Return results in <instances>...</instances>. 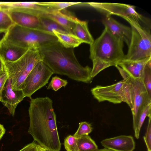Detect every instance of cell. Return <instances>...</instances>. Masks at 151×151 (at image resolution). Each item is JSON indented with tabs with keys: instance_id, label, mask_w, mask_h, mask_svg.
<instances>
[{
	"instance_id": "1",
	"label": "cell",
	"mask_w": 151,
	"mask_h": 151,
	"mask_svg": "<svg viewBox=\"0 0 151 151\" xmlns=\"http://www.w3.org/2000/svg\"><path fill=\"white\" fill-rule=\"evenodd\" d=\"M53 103L47 96L31 99L28 132L34 141L48 151H60L61 144Z\"/></svg>"
},
{
	"instance_id": "2",
	"label": "cell",
	"mask_w": 151,
	"mask_h": 151,
	"mask_svg": "<svg viewBox=\"0 0 151 151\" xmlns=\"http://www.w3.org/2000/svg\"><path fill=\"white\" fill-rule=\"evenodd\" d=\"M43 61L54 74L64 75L73 80L89 83L92 78V68L82 66L74 53V48H67L59 42L38 48Z\"/></svg>"
},
{
	"instance_id": "3",
	"label": "cell",
	"mask_w": 151,
	"mask_h": 151,
	"mask_svg": "<svg viewBox=\"0 0 151 151\" xmlns=\"http://www.w3.org/2000/svg\"><path fill=\"white\" fill-rule=\"evenodd\" d=\"M124 42L105 27L100 36L90 45L89 57L93 63L92 78L105 69L115 66L124 59Z\"/></svg>"
},
{
	"instance_id": "4",
	"label": "cell",
	"mask_w": 151,
	"mask_h": 151,
	"mask_svg": "<svg viewBox=\"0 0 151 151\" xmlns=\"http://www.w3.org/2000/svg\"><path fill=\"white\" fill-rule=\"evenodd\" d=\"M2 39L15 45L27 49L38 48L58 42L54 34L40 29L22 27L15 24L5 33Z\"/></svg>"
},
{
	"instance_id": "5",
	"label": "cell",
	"mask_w": 151,
	"mask_h": 151,
	"mask_svg": "<svg viewBox=\"0 0 151 151\" xmlns=\"http://www.w3.org/2000/svg\"><path fill=\"white\" fill-rule=\"evenodd\" d=\"M42 60L38 48H29L19 58L4 63L5 70L11 80L13 90H22L27 77L35 65Z\"/></svg>"
},
{
	"instance_id": "6",
	"label": "cell",
	"mask_w": 151,
	"mask_h": 151,
	"mask_svg": "<svg viewBox=\"0 0 151 151\" xmlns=\"http://www.w3.org/2000/svg\"><path fill=\"white\" fill-rule=\"evenodd\" d=\"M130 24L132 35L124 60H137L151 57V28L131 19L124 18Z\"/></svg>"
},
{
	"instance_id": "7",
	"label": "cell",
	"mask_w": 151,
	"mask_h": 151,
	"mask_svg": "<svg viewBox=\"0 0 151 151\" xmlns=\"http://www.w3.org/2000/svg\"><path fill=\"white\" fill-rule=\"evenodd\" d=\"M97 10L106 14L118 16L123 19L128 18L139 23L143 26L151 28V23L148 19L138 13L133 5L122 4L89 2L85 3Z\"/></svg>"
},
{
	"instance_id": "8",
	"label": "cell",
	"mask_w": 151,
	"mask_h": 151,
	"mask_svg": "<svg viewBox=\"0 0 151 151\" xmlns=\"http://www.w3.org/2000/svg\"><path fill=\"white\" fill-rule=\"evenodd\" d=\"M54 74L51 69L42 60L34 67L25 80L22 90L25 97L32 99V95L45 86Z\"/></svg>"
},
{
	"instance_id": "9",
	"label": "cell",
	"mask_w": 151,
	"mask_h": 151,
	"mask_svg": "<svg viewBox=\"0 0 151 151\" xmlns=\"http://www.w3.org/2000/svg\"><path fill=\"white\" fill-rule=\"evenodd\" d=\"M126 79L130 83L132 88L133 106L131 110L133 117V129L143 109L147 104L151 103V98L149 97L142 80L134 78L129 75L125 79Z\"/></svg>"
},
{
	"instance_id": "10",
	"label": "cell",
	"mask_w": 151,
	"mask_h": 151,
	"mask_svg": "<svg viewBox=\"0 0 151 151\" xmlns=\"http://www.w3.org/2000/svg\"><path fill=\"white\" fill-rule=\"evenodd\" d=\"M123 80L111 85L103 86L97 85L92 88L91 92L99 102L108 101L114 104L125 102Z\"/></svg>"
},
{
	"instance_id": "11",
	"label": "cell",
	"mask_w": 151,
	"mask_h": 151,
	"mask_svg": "<svg viewBox=\"0 0 151 151\" xmlns=\"http://www.w3.org/2000/svg\"><path fill=\"white\" fill-rule=\"evenodd\" d=\"M24 97L22 90L12 89L11 78L9 76L2 92L1 102L8 108L13 116L17 105Z\"/></svg>"
},
{
	"instance_id": "12",
	"label": "cell",
	"mask_w": 151,
	"mask_h": 151,
	"mask_svg": "<svg viewBox=\"0 0 151 151\" xmlns=\"http://www.w3.org/2000/svg\"><path fill=\"white\" fill-rule=\"evenodd\" d=\"M0 7L3 9L21 11L38 17L51 13L53 11L47 7L39 4L37 2H4Z\"/></svg>"
},
{
	"instance_id": "13",
	"label": "cell",
	"mask_w": 151,
	"mask_h": 151,
	"mask_svg": "<svg viewBox=\"0 0 151 151\" xmlns=\"http://www.w3.org/2000/svg\"><path fill=\"white\" fill-rule=\"evenodd\" d=\"M101 143L104 148L113 151H133L135 148L134 138L130 135H121L105 139Z\"/></svg>"
},
{
	"instance_id": "14",
	"label": "cell",
	"mask_w": 151,
	"mask_h": 151,
	"mask_svg": "<svg viewBox=\"0 0 151 151\" xmlns=\"http://www.w3.org/2000/svg\"><path fill=\"white\" fill-rule=\"evenodd\" d=\"M102 22L105 27L113 35L119 38L129 46L132 35L131 27L120 23L109 15H106Z\"/></svg>"
},
{
	"instance_id": "15",
	"label": "cell",
	"mask_w": 151,
	"mask_h": 151,
	"mask_svg": "<svg viewBox=\"0 0 151 151\" xmlns=\"http://www.w3.org/2000/svg\"><path fill=\"white\" fill-rule=\"evenodd\" d=\"M5 10L7 12L14 24L24 27L40 29L38 16L20 11L11 9Z\"/></svg>"
},
{
	"instance_id": "16",
	"label": "cell",
	"mask_w": 151,
	"mask_h": 151,
	"mask_svg": "<svg viewBox=\"0 0 151 151\" xmlns=\"http://www.w3.org/2000/svg\"><path fill=\"white\" fill-rule=\"evenodd\" d=\"M43 16L51 19L56 22L63 27L69 33L73 34V30L75 25L76 17L69 12L65 10L45 14Z\"/></svg>"
},
{
	"instance_id": "17",
	"label": "cell",
	"mask_w": 151,
	"mask_h": 151,
	"mask_svg": "<svg viewBox=\"0 0 151 151\" xmlns=\"http://www.w3.org/2000/svg\"><path fill=\"white\" fill-rule=\"evenodd\" d=\"M150 61H151V57L137 60H123L117 65L132 78L142 80L145 68Z\"/></svg>"
},
{
	"instance_id": "18",
	"label": "cell",
	"mask_w": 151,
	"mask_h": 151,
	"mask_svg": "<svg viewBox=\"0 0 151 151\" xmlns=\"http://www.w3.org/2000/svg\"><path fill=\"white\" fill-rule=\"evenodd\" d=\"M28 49L15 45L2 39L0 40V57L4 63L17 60L21 57Z\"/></svg>"
},
{
	"instance_id": "19",
	"label": "cell",
	"mask_w": 151,
	"mask_h": 151,
	"mask_svg": "<svg viewBox=\"0 0 151 151\" xmlns=\"http://www.w3.org/2000/svg\"><path fill=\"white\" fill-rule=\"evenodd\" d=\"M73 34L83 43L91 44L94 40L89 30L87 21H81L76 18L73 30Z\"/></svg>"
},
{
	"instance_id": "20",
	"label": "cell",
	"mask_w": 151,
	"mask_h": 151,
	"mask_svg": "<svg viewBox=\"0 0 151 151\" xmlns=\"http://www.w3.org/2000/svg\"><path fill=\"white\" fill-rule=\"evenodd\" d=\"M53 34L57 37L58 41L67 48H73L78 46L83 42L73 34L62 33L54 31Z\"/></svg>"
},
{
	"instance_id": "21",
	"label": "cell",
	"mask_w": 151,
	"mask_h": 151,
	"mask_svg": "<svg viewBox=\"0 0 151 151\" xmlns=\"http://www.w3.org/2000/svg\"><path fill=\"white\" fill-rule=\"evenodd\" d=\"M40 29L53 34L54 31L69 33L63 27L55 21L43 16H39Z\"/></svg>"
},
{
	"instance_id": "22",
	"label": "cell",
	"mask_w": 151,
	"mask_h": 151,
	"mask_svg": "<svg viewBox=\"0 0 151 151\" xmlns=\"http://www.w3.org/2000/svg\"><path fill=\"white\" fill-rule=\"evenodd\" d=\"M77 139L79 151H95L98 149L95 142L88 135L83 136Z\"/></svg>"
},
{
	"instance_id": "23",
	"label": "cell",
	"mask_w": 151,
	"mask_h": 151,
	"mask_svg": "<svg viewBox=\"0 0 151 151\" xmlns=\"http://www.w3.org/2000/svg\"><path fill=\"white\" fill-rule=\"evenodd\" d=\"M38 3L47 7L53 10L60 11L71 6L81 5H85L84 3L80 2H38Z\"/></svg>"
},
{
	"instance_id": "24",
	"label": "cell",
	"mask_w": 151,
	"mask_h": 151,
	"mask_svg": "<svg viewBox=\"0 0 151 151\" xmlns=\"http://www.w3.org/2000/svg\"><path fill=\"white\" fill-rule=\"evenodd\" d=\"M151 103L147 104L143 109L139 117L135 128L133 129L135 137L138 139L140 131L147 116H151Z\"/></svg>"
},
{
	"instance_id": "25",
	"label": "cell",
	"mask_w": 151,
	"mask_h": 151,
	"mask_svg": "<svg viewBox=\"0 0 151 151\" xmlns=\"http://www.w3.org/2000/svg\"><path fill=\"white\" fill-rule=\"evenodd\" d=\"M14 24L7 12L0 8V33H6Z\"/></svg>"
},
{
	"instance_id": "26",
	"label": "cell",
	"mask_w": 151,
	"mask_h": 151,
	"mask_svg": "<svg viewBox=\"0 0 151 151\" xmlns=\"http://www.w3.org/2000/svg\"><path fill=\"white\" fill-rule=\"evenodd\" d=\"M142 81L149 97L151 98V61L147 63L145 68Z\"/></svg>"
},
{
	"instance_id": "27",
	"label": "cell",
	"mask_w": 151,
	"mask_h": 151,
	"mask_svg": "<svg viewBox=\"0 0 151 151\" xmlns=\"http://www.w3.org/2000/svg\"><path fill=\"white\" fill-rule=\"evenodd\" d=\"M93 130L91 124L86 121L81 122L79 123L78 129L73 136L76 138L88 135Z\"/></svg>"
},
{
	"instance_id": "28",
	"label": "cell",
	"mask_w": 151,
	"mask_h": 151,
	"mask_svg": "<svg viewBox=\"0 0 151 151\" xmlns=\"http://www.w3.org/2000/svg\"><path fill=\"white\" fill-rule=\"evenodd\" d=\"M68 83L67 80L63 79L57 76L52 77L49 83L47 89H51L57 91L62 87H65Z\"/></svg>"
},
{
	"instance_id": "29",
	"label": "cell",
	"mask_w": 151,
	"mask_h": 151,
	"mask_svg": "<svg viewBox=\"0 0 151 151\" xmlns=\"http://www.w3.org/2000/svg\"><path fill=\"white\" fill-rule=\"evenodd\" d=\"M64 145L66 151H79L77 138L69 135L64 139Z\"/></svg>"
},
{
	"instance_id": "30",
	"label": "cell",
	"mask_w": 151,
	"mask_h": 151,
	"mask_svg": "<svg viewBox=\"0 0 151 151\" xmlns=\"http://www.w3.org/2000/svg\"><path fill=\"white\" fill-rule=\"evenodd\" d=\"M149 118L148 124L143 139L147 151H151V116Z\"/></svg>"
},
{
	"instance_id": "31",
	"label": "cell",
	"mask_w": 151,
	"mask_h": 151,
	"mask_svg": "<svg viewBox=\"0 0 151 151\" xmlns=\"http://www.w3.org/2000/svg\"><path fill=\"white\" fill-rule=\"evenodd\" d=\"M20 150L21 151H48L34 141L26 145Z\"/></svg>"
},
{
	"instance_id": "32",
	"label": "cell",
	"mask_w": 151,
	"mask_h": 151,
	"mask_svg": "<svg viewBox=\"0 0 151 151\" xmlns=\"http://www.w3.org/2000/svg\"><path fill=\"white\" fill-rule=\"evenodd\" d=\"M8 77L9 75L6 71L0 77V101H1L2 92Z\"/></svg>"
},
{
	"instance_id": "33",
	"label": "cell",
	"mask_w": 151,
	"mask_h": 151,
	"mask_svg": "<svg viewBox=\"0 0 151 151\" xmlns=\"http://www.w3.org/2000/svg\"><path fill=\"white\" fill-rule=\"evenodd\" d=\"M6 72L4 63L0 57V77Z\"/></svg>"
},
{
	"instance_id": "34",
	"label": "cell",
	"mask_w": 151,
	"mask_h": 151,
	"mask_svg": "<svg viewBox=\"0 0 151 151\" xmlns=\"http://www.w3.org/2000/svg\"><path fill=\"white\" fill-rule=\"evenodd\" d=\"M5 129L3 125L0 124V140L5 132Z\"/></svg>"
},
{
	"instance_id": "35",
	"label": "cell",
	"mask_w": 151,
	"mask_h": 151,
	"mask_svg": "<svg viewBox=\"0 0 151 151\" xmlns=\"http://www.w3.org/2000/svg\"><path fill=\"white\" fill-rule=\"evenodd\" d=\"M95 151H113L107 148H103L98 149Z\"/></svg>"
},
{
	"instance_id": "36",
	"label": "cell",
	"mask_w": 151,
	"mask_h": 151,
	"mask_svg": "<svg viewBox=\"0 0 151 151\" xmlns=\"http://www.w3.org/2000/svg\"><path fill=\"white\" fill-rule=\"evenodd\" d=\"M18 151H21V150H19Z\"/></svg>"
}]
</instances>
